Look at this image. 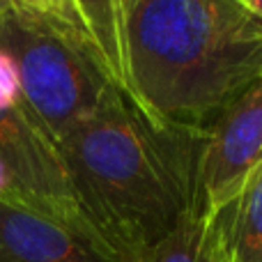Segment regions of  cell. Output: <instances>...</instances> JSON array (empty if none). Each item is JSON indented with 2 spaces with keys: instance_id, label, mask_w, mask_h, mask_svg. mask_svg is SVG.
<instances>
[{
  "instance_id": "8fae6325",
  "label": "cell",
  "mask_w": 262,
  "mask_h": 262,
  "mask_svg": "<svg viewBox=\"0 0 262 262\" xmlns=\"http://www.w3.org/2000/svg\"><path fill=\"white\" fill-rule=\"evenodd\" d=\"M23 101L21 81L14 60L5 51H0V111H9Z\"/></svg>"
},
{
  "instance_id": "5bb4252c",
  "label": "cell",
  "mask_w": 262,
  "mask_h": 262,
  "mask_svg": "<svg viewBox=\"0 0 262 262\" xmlns=\"http://www.w3.org/2000/svg\"><path fill=\"white\" fill-rule=\"evenodd\" d=\"M7 9H9V0H0V16H3Z\"/></svg>"
},
{
  "instance_id": "52a82bcc",
  "label": "cell",
  "mask_w": 262,
  "mask_h": 262,
  "mask_svg": "<svg viewBox=\"0 0 262 262\" xmlns=\"http://www.w3.org/2000/svg\"><path fill=\"white\" fill-rule=\"evenodd\" d=\"M207 262H262V163L235 198L205 219Z\"/></svg>"
},
{
  "instance_id": "8992f818",
  "label": "cell",
  "mask_w": 262,
  "mask_h": 262,
  "mask_svg": "<svg viewBox=\"0 0 262 262\" xmlns=\"http://www.w3.org/2000/svg\"><path fill=\"white\" fill-rule=\"evenodd\" d=\"M0 262H113L72 228L16 203H0Z\"/></svg>"
},
{
  "instance_id": "7c38bea8",
  "label": "cell",
  "mask_w": 262,
  "mask_h": 262,
  "mask_svg": "<svg viewBox=\"0 0 262 262\" xmlns=\"http://www.w3.org/2000/svg\"><path fill=\"white\" fill-rule=\"evenodd\" d=\"M0 203H16L21 205V195H18L16 182H14L9 168L0 161Z\"/></svg>"
},
{
  "instance_id": "3957f363",
  "label": "cell",
  "mask_w": 262,
  "mask_h": 262,
  "mask_svg": "<svg viewBox=\"0 0 262 262\" xmlns=\"http://www.w3.org/2000/svg\"><path fill=\"white\" fill-rule=\"evenodd\" d=\"M0 51L14 60L23 99L55 145L115 85L95 55L12 5L0 16Z\"/></svg>"
},
{
  "instance_id": "9c48e42d",
  "label": "cell",
  "mask_w": 262,
  "mask_h": 262,
  "mask_svg": "<svg viewBox=\"0 0 262 262\" xmlns=\"http://www.w3.org/2000/svg\"><path fill=\"white\" fill-rule=\"evenodd\" d=\"M9 5H12L14 9H18V12L41 21L44 26H49L51 30L62 35L64 39L76 44L78 49L95 55L97 62L104 67L101 51H99V46H97L95 37H92L90 26L85 23L81 9H78L76 0H9ZM104 72H106V67H104Z\"/></svg>"
},
{
  "instance_id": "ba28073f",
  "label": "cell",
  "mask_w": 262,
  "mask_h": 262,
  "mask_svg": "<svg viewBox=\"0 0 262 262\" xmlns=\"http://www.w3.org/2000/svg\"><path fill=\"white\" fill-rule=\"evenodd\" d=\"M92 37L101 51V60L111 81L129 92L127 55H124V9L120 0H76Z\"/></svg>"
},
{
  "instance_id": "7a4b0ae2",
  "label": "cell",
  "mask_w": 262,
  "mask_h": 262,
  "mask_svg": "<svg viewBox=\"0 0 262 262\" xmlns=\"http://www.w3.org/2000/svg\"><path fill=\"white\" fill-rule=\"evenodd\" d=\"M129 95L172 127L207 134L262 78V18L235 0H131Z\"/></svg>"
},
{
  "instance_id": "2e32d148",
  "label": "cell",
  "mask_w": 262,
  "mask_h": 262,
  "mask_svg": "<svg viewBox=\"0 0 262 262\" xmlns=\"http://www.w3.org/2000/svg\"><path fill=\"white\" fill-rule=\"evenodd\" d=\"M235 3H242V5H244V3H249V0H235Z\"/></svg>"
},
{
  "instance_id": "30bf717a",
  "label": "cell",
  "mask_w": 262,
  "mask_h": 262,
  "mask_svg": "<svg viewBox=\"0 0 262 262\" xmlns=\"http://www.w3.org/2000/svg\"><path fill=\"white\" fill-rule=\"evenodd\" d=\"M143 262H207L205 258V219L191 212L182 223L145 253Z\"/></svg>"
},
{
  "instance_id": "6da1fadb",
  "label": "cell",
  "mask_w": 262,
  "mask_h": 262,
  "mask_svg": "<svg viewBox=\"0 0 262 262\" xmlns=\"http://www.w3.org/2000/svg\"><path fill=\"white\" fill-rule=\"evenodd\" d=\"M205 140L207 134L161 122L118 85L60 138L74 200L113 262H143L198 212Z\"/></svg>"
},
{
  "instance_id": "9a60e30c",
  "label": "cell",
  "mask_w": 262,
  "mask_h": 262,
  "mask_svg": "<svg viewBox=\"0 0 262 262\" xmlns=\"http://www.w3.org/2000/svg\"><path fill=\"white\" fill-rule=\"evenodd\" d=\"M120 3H122V9H124V12H127V7H129V3H131V0H120Z\"/></svg>"
},
{
  "instance_id": "277c9868",
  "label": "cell",
  "mask_w": 262,
  "mask_h": 262,
  "mask_svg": "<svg viewBox=\"0 0 262 262\" xmlns=\"http://www.w3.org/2000/svg\"><path fill=\"white\" fill-rule=\"evenodd\" d=\"M0 161L16 182L21 205L72 228L111 258L74 200L58 145L26 99L9 111H0Z\"/></svg>"
},
{
  "instance_id": "5b68a950",
  "label": "cell",
  "mask_w": 262,
  "mask_h": 262,
  "mask_svg": "<svg viewBox=\"0 0 262 262\" xmlns=\"http://www.w3.org/2000/svg\"><path fill=\"white\" fill-rule=\"evenodd\" d=\"M262 163V78L239 95L207 131L198 168V214L207 219L235 198Z\"/></svg>"
},
{
  "instance_id": "4fadbf2b",
  "label": "cell",
  "mask_w": 262,
  "mask_h": 262,
  "mask_svg": "<svg viewBox=\"0 0 262 262\" xmlns=\"http://www.w3.org/2000/svg\"><path fill=\"white\" fill-rule=\"evenodd\" d=\"M244 7L258 18H262V0H249V3H244Z\"/></svg>"
}]
</instances>
